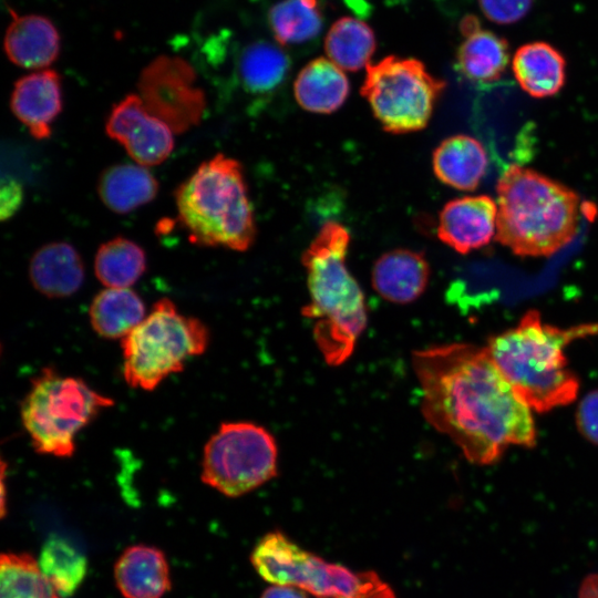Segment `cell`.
Returning <instances> with one entry per match:
<instances>
[{
  "instance_id": "cell-1",
  "label": "cell",
  "mask_w": 598,
  "mask_h": 598,
  "mask_svg": "<svg viewBox=\"0 0 598 598\" xmlns=\"http://www.w3.org/2000/svg\"><path fill=\"white\" fill-rule=\"evenodd\" d=\"M422 413L473 464L497 462L512 445L533 447L530 408L516 394L486 348L448 343L414 351Z\"/></svg>"
},
{
  "instance_id": "cell-2",
  "label": "cell",
  "mask_w": 598,
  "mask_h": 598,
  "mask_svg": "<svg viewBox=\"0 0 598 598\" xmlns=\"http://www.w3.org/2000/svg\"><path fill=\"white\" fill-rule=\"evenodd\" d=\"M592 336H598V322L563 329L529 310L515 327L492 337L485 348L516 394L540 413L576 399L579 381L568 368L564 349Z\"/></svg>"
},
{
  "instance_id": "cell-3",
  "label": "cell",
  "mask_w": 598,
  "mask_h": 598,
  "mask_svg": "<svg viewBox=\"0 0 598 598\" xmlns=\"http://www.w3.org/2000/svg\"><path fill=\"white\" fill-rule=\"evenodd\" d=\"M348 229L328 221L301 256L310 301L301 312L313 321V339L329 365L352 354L367 327L364 295L347 267Z\"/></svg>"
},
{
  "instance_id": "cell-4",
  "label": "cell",
  "mask_w": 598,
  "mask_h": 598,
  "mask_svg": "<svg viewBox=\"0 0 598 598\" xmlns=\"http://www.w3.org/2000/svg\"><path fill=\"white\" fill-rule=\"evenodd\" d=\"M495 239L522 257H548L570 244L580 224L579 196L534 169L512 164L497 181Z\"/></svg>"
},
{
  "instance_id": "cell-5",
  "label": "cell",
  "mask_w": 598,
  "mask_h": 598,
  "mask_svg": "<svg viewBox=\"0 0 598 598\" xmlns=\"http://www.w3.org/2000/svg\"><path fill=\"white\" fill-rule=\"evenodd\" d=\"M181 224L189 240L204 247L245 251L256 224L240 163L217 154L202 163L175 190Z\"/></svg>"
},
{
  "instance_id": "cell-6",
  "label": "cell",
  "mask_w": 598,
  "mask_h": 598,
  "mask_svg": "<svg viewBox=\"0 0 598 598\" xmlns=\"http://www.w3.org/2000/svg\"><path fill=\"white\" fill-rule=\"evenodd\" d=\"M250 563L268 582L296 587L316 598H396L377 573L327 561L280 530L257 542Z\"/></svg>"
},
{
  "instance_id": "cell-7",
  "label": "cell",
  "mask_w": 598,
  "mask_h": 598,
  "mask_svg": "<svg viewBox=\"0 0 598 598\" xmlns=\"http://www.w3.org/2000/svg\"><path fill=\"white\" fill-rule=\"evenodd\" d=\"M209 332L197 318L184 316L163 298L151 313L122 339L123 375L132 388L153 391L181 372L185 362L207 349Z\"/></svg>"
},
{
  "instance_id": "cell-8",
  "label": "cell",
  "mask_w": 598,
  "mask_h": 598,
  "mask_svg": "<svg viewBox=\"0 0 598 598\" xmlns=\"http://www.w3.org/2000/svg\"><path fill=\"white\" fill-rule=\"evenodd\" d=\"M114 404L82 379L63 377L44 368L31 383L21 404V420L40 454L70 457L76 434L99 413Z\"/></svg>"
},
{
  "instance_id": "cell-9",
  "label": "cell",
  "mask_w": 598,
  "mask_h": 598,
  "mask_svg": "<svg viewBox=\"0 0 598 598\" xmlns=\"http://www.w3.org/2000/svg\"><path fill=\"white\" fill-rule=\"evenodd\" d=\"M445 86L421 61L388 55L367 66L361 95L383 130L404 134L427 125Z\"/></svg>"
},
{
  "instance_id": "cell-10",
  "label": "cell",
  "mask_w": 598,
  "mask_h": 598,
  "mask_svg": "<svg viewBox=\"0 0 598 598\" xmlns=\"http://www.w3.org/2000/svg\"><path fill=\"white\" fill-rule=\"evenodd\" d=\"M277 472L276 440L258 424L223 423L205 444L202 481L228 497L260 487Z\"/></svg>"
},
{
  "instance_id": "cell-11",
  "label": "cell",
  "mask_w": 598,
  "mask_h": 598,
  "mask_svg": "<svg viewBox=\"0 0 598 598\" xmlns=\"http://www.w3.org/2000/svg\"><path fill=\"white\" fill-rule=\"evenodd\" d=\"M195 80V70L187 61L161 55L143 69L140 97L148 112L174 133H184L200 122L206 106L205 93Z\"/></svg>"
},
{
  "instance_id": "cell-12",
  "label": "cell",
  "mask_w": 598,
  "mask_h": 598,
  "mask_svg": "<svg viewBox=\"0 0 598 598\" xmlns=\"http://www.w3.org/2000/svg\"><path fill=\"white\" fill-rule=\"evenodd\" d=\"M105 131L142 166L163 163L174 147V132L150 113L136 94L125 96L112 107Z\"/></svg>"
},
{
  "instance_id": "cell-13",
  "label": "cell",
  "mask_w": 598,
  "mask_h": 598,
  "mask_svg": "<svg viewBox=\"0 0 598 598\" xmlns=\"http://www.w3.org/2000/svg\"><path fill=\"white\" fill-rule=\"evenodd\" d=\"M497 203L487 195L446 203L439 215L440 240L460 254L486 246L496 235Z\"/></svg>"
},
{
  "instance_id": "cell-14",
  "label": "cell",
  "mask_w": 598,
  "mask_h": 598,
  "mask_svg": "<svg viewBox=\"0 0 598 598\" xmlns=\"http://www.w3.org/2000/svg\"><path fill=\"white\" fill-rule=\"evenodd\" d=\"M62 104L60 75L50 69L20 78L10 97L12 113L37 140L50 137Z\"/></svg>"
},
{
  "instance_id": "cell-15",
  "label": "cell",
  "mask_w": 598,
  "mask_h": 598,
  "mask_svg": "<svg viewBox=\"0 0 598 598\" xmlns=\"http://www.w3.org/2000/svg\"><path fill=\"white\" fill-rule=\"evenodd\" d=\"M430 266L423 252L398 248L381 255L372 268V286L385 300L410 303L426 289Z\"/></svg>"
},
{
  "instance_id": "cell-16",
  "label": "cell",
  "mask_w": 598,
  "mask_h": 598,
  "mask_svg": "<svg viewBox=\"0 0 598 598\" xmlns=\"http://www.w3.org/2000/svg\"><path fill=\"white\" fill-rule=\"evenodd\" d=\"M461 32L464 40L457 49L456 63L462 75L476 83L498 80L509 61L506 39L484 29L474 16L463 18Z\"/></svg>"
},
{
  "instance_id": "cell-17",
  "label": "cell",
  "mask_w": 598,
  "mask_h": 598,
  "mask_svg": "<svg viewBox=\"0 0 598 598\" xmlns=\"http://www.w3.org/2000/svg\"><path fill=\"white\" fill-rule=\"evenodd\" d=\"M114 578L124 598H162L171 589L168 563L154 546L127 547L115 563Z\"/></svg>"
},
{
  "instance_id": "cell-18",
  "label": "cell",
  "mask_w": 598,
  "mask_h": 598,
  "mask_svg": "<svg viewBox=\"0 0 598 598\" xmlns=\"http://www.w3.org/2000/svg\"><path fill=\"white\" fill-rule=\"evenodd\" d=\"M9 60L24 69L44 70L59 56L61 38L50 19L40 14L16 17L4 41Z\"/></svg>"
},
{
  "instance_id": "cell-19",
  "label": "cell",
  "mask_w": 598,
  "mask_h": 598,
  "mask_svg": "<svg viewBox=\"0 0 598 598\" xmlns=\"http://www.w3.org/2000/svg\"><path fill=\"white\" fill-rule=\"evenodd\" d=\"M33 287L49 298H64L75 293L84 281V265L78 250L58 241L40 247L29 265Z\"/></svg>"
},
{
  "instance_id": "cell-20",
  "label": "cell",
  "mask_w": 598,
  "mask_h": 598,
  "mask_svg": "<svg viewBox=\"0 0 598 598\" xmlns=\"http://www.w3.org/2000/svg\"><path fill=\"white\" fill-rule=\"evenodd\" d=\"M435 176L458 190L477 188L488 167V155L476 138L457 134L443 140L433 152Z\"/></svg>"
},
{
  "instance_id": "cell-21",
  "label": "cell",
  "mask_w": 598,
  "mask_h": 598,
  "mask_svg": "<svg viewBox=\"0 0 598 598\" xmlns=\"http://www.w3.org/2000/svg\"><path fill=\"white\" fill-rule=\"evenodd\" d=\"M512 66L523 91L536 99L555 95L565 83V58L546 42L536 41L519 47Z\"/></svg>"
},
{
  "instance_id": "cell-22",
  "label": "cell",
  "mask_w": 598,
  "mask_h": 598,
  "mask_svg": "<svg viewBox=\"0 0 598 598\" xmlns=\"http://www.w3.org/2000/svg\"><path fill=\"white\" fill-rule=\"evenodd\" d=\"M350 84L343 70L326 58L310 61L298 73L293 93L306 111L328 114L337 111L347 100Z\"/></svg>"
},
{
  "instance_id": "cell-23",
  "label": "cell",
  "mask_w": 598,
  "mask_h": 598,
  "mask_svg": "<svg viewBox=\"0 0 598 598\" xmlns=\"http://www.w3.org/2000/svg\"><path fill=\"white\" fill-rule=\"evenodd\" d=\"M158 183L142 165L115 164L105 168L97 182V194L114 213L126 214L153 200Z\"/></svg>"
},
{
  "instance_id": "cell-24",
  "label": "cell",
  "mask_w": 598,
  "mask_h": 598,
  "mask_svg": "<svg viewBox=\"0 0 598 598\" xmlns=\"http://www.w3.org/2000/svg\"><path fill=\"white\" fill-rule=\"evenodd\" d=\"M89 316L100 337L123 339L144 320L145 306L130 288H106L92 300Z\"/></svg>"
},
{
  "instance_id": "cell-25",
  "label": "cell",
  "mask_w": 598,
  "mask_h": 598,
  "mask_svg": "<svg viewBox=\"0 0 598 598\" xmlns=\"http://www.w3.org/2000/svg\"><path fill=\"white\" fill-rule=\"evenodd\" d=\"M289 68V56L281 48L268 41H256L241 51L238 75L247 92L268 94L285 81Z\"/></svg>"
},
{
  "instance_id": "cell-26",
  "label": "cell",
  "mask_w": 598,
  "mask_h": 598,
  "mask_svg": "<svg viewBox=\"0 0 598 598\" xmlns=\"http://www.w3.org/2000/svg\"><path fill=\"white\" fill-rule=\"evenodd\" d=\"M375 48L373 30L365 22L352 17L337 20L324 40L328 59L347 71L368 66Z\"/></svg>"
},
{
  "instance_id": "cell-27",
  "label": "cell",
  "mask_w": 598,
  "mask_h": 598,
  "mask_svg": "<svg viewBox=\"0 0 598 598\" xmlns=\"http://www.w3.org/2000/svg\"><path fill=\"white\" fill-rule=\"evenodd\" d=\"M145 269V251L124 237L101 245L94 259L95 276L106 288H128L141 278Z\"/></svg>"
},
{
  "instance_id": "cell-28",
  "label": "cell",
  "mask_w": 598,
  "mask_h": 598,
  "mask_svg": "<svg viewBox=\"0 0 598 598\" xmlns=\"http://www.w3.org/2000/svg\"><path fill=\"white\" fill-rule=\"evenodd\" d=\"M0 598H63L28 553H3L0 558Z\"/></svg>"
},
{
  "instance_id": "cell-29",
  "label": "cell",
  "mask_w": 598,
  "mask_h": 598,
  "mask_svg": "<svg viewBox=\"0 0 598 598\" xmlns=\"http://www.w3.org/2000/svg\"><path fill=\"white\" fill-rule=\"evenodd\" d=\"M39 566L62 597L73 595L87 573L85 556L66 539L52 536L42 546Z\"/></svg>"
},
{
  "instance_id": "cell-30",
  "label": "cell",
  "mask_w": 598,
  "mask_h": 598,
  "mask_svg": "<svg viewBox=\"0 0 598 598\" xmlns=\"http://www.w3.org/2000/svg\"><path fill=\"white\" fill-rule=\"evenodd\" d=\"M268 22L280 44L311 40L323 24L318 0H282L270 8Z\"/></svg>"
},
{
  "instance_id": "cell-31",
  "label": "cell",
  "mask_w": 598,
  "mask_h": 598,
  "mask_svg": "<svg viewBox=\"0 0 598 598\" xmlns=\"http://www.w3.org/2000/svg\"><path fill=\"white\" fill-rule=\"evenodd\" d=\"M484 16L496 23L509 24L523 19L529 11L533 0H478Z\"/></svg>"
},
{
  "instance_id": "cell-32",
  "label": "cell",
  "mask_w": 598,
  "mask_h": 598,
  "mask_svg": "<svg viewBox=\"0 0 598 598\" xmlns=\"http://www.w3.org/2000/svg\"><path fill=\"white\" fill-rule=\"evenodd\" d=\"M576 424L587 440L598 444V390L588 393L579 403Z\"/></svg>"
},
{
  "instance_id": "cell-33",
  "label": "cell",
  "mask_w": 598,
  "mask_h": 598,
  "mask_svg": "<svg viewBox=\"0 0 598 598\" xmlns=\"http://www.w3.org/2000/svg\"><path fill=\"white\" fill-rule=\"evenodd\" d=\"M23 202V189L20 183L12 177H3L0 192L1 220L11 218Z\"/></svg>"
},
{
  "instance_id": "cell-34",
  "label": "cell",
  "mask_w": 598,
  "mask_h": 598,
  "mask_svg": "<svg viewBox=\"0 0 598 598\" xmlns=\"http://www.w3.org/2000/svg\"><path fill=\"white\" fill-rule=\"evenodd\" d=\"M260 598H308V596L296 587L272 585L261 594Z\"/></svg>"
},
{
  "instance_id": "cell-35",
  "label": "cell",
  "mask_w": 598,
  "mask_h": 598,
  "mask_svg": "<svg viewBox=\"0 0 598 598\" xmlns=\"http://www.w3.org/2000/svg\"><path fill=\"white\" fill-rule=\"evenodd\" d=\"M578 598H598V574H590L582 580Z\"/></svg>"
}]
</instances>
